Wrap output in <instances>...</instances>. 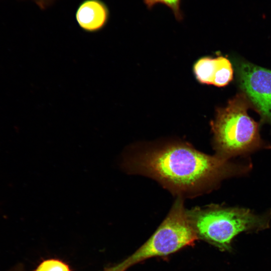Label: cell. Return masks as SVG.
I'll use <instances>...</instances> for the list:
<instances>
[{
  "label": "cell",
  "instance_id": "obj_1",
  "mask_svg": "<svg viewBox=\"0 0 271 271\" xmlns=\"http://www.w3.org/2000/svg\"><path fill=\"white\" fill-rule=\"evenodd\" d=\"M228 160L177 144L144 153L134 158L131 164L136 170L174 191L189 192L225 178L243 174L250 167Z\"/></svg>",
  "mask_w": 271,
  "mask_h": 271
},
{
  "label": "cell",
  "instance_id": "obj_2",
  "mask_svg": "<svg viewBox=\"0 0 271 271\" xmlns=\"http://www.w3.org/2000/svg\"><path fill=\"white\" fill-rule=\"evenodd\" d=\"M198 239L221 251H231L234 238L242 232H256L269 227L271 213L255 214L249 209L213 205L187 211Z\"/></svg>",
  "mask_w": 271,
  "mask_h": 271
},
{
  "label": "cell",
  "instance_id": "obj_3",
  "mask_svg": "<svg viewBox=\"0 0 271 271\" xmlns=\"http://www.w3.org/2000/svg\"><path fill=\"white\" fill-rule=\"evenodd\" d=\"M249 103L239 94L219 108L211 123L218 155L229 159L267 148L261 139L258 124L247 113Z\"/></svg>",
  "mask_w": 271,
  "mask_h": 271
},
{
  "label": "cell",
  "instance_id": "obj_4",
  "mask_svg": "<svg viewBox=\"0 0 271 271\" xmlns=\"http://www.w3.org/2000/svg\"><path fill=\"white\" fill-rule=\"evenodd\" d=\"M198 239L183 201L178 199L149 239L120 264L125 270L149 258L166 256L185 247L193 245Z\"/></svg>",
  "mask_w": 271,
  "mask_h": 271
},
{
  "label": "cell",
  "instance_id": "obj_5",
  "mask_svg": "<svg viewBox=\"0 0 271 271\" xmlns=\"http://www.w3.org/2000/svg\"><path fill=\"white\" fill-rule=\"evenodd\" d=\"M237 71L241 88L262 120L271 125V70L244 62Z\"/></svg>",
  "mask_w": 271,
  "mask_h": 271
},
{
  "label": "cell",
  "instance_id": "obj_6",
  "mask_svg": "<svg viewBox=\"0 0 271 271\" xmlns=\"http://www.w3.org/2000/svg\"><path fill=\"white\" fill-rule=\"evenodd\" d=\"M109 16L108 7L101 0H83L75 12L78 26L89 33L102 30L107 24Z\"/></svg>",
  "mask_w": 271,
  "mask_h": 271
},
{
  "label": "cell",
  "instance_id": "obj_7",
  "mask_svg": "<svg viewBox=\"0 0 271 271\" xmlns=\"http://www.w3.org/2000/svg\"><path fill=\"white\" fill-rule=\"evenodd\" d=\"M220 56L215 58L204 57L195 64L194 70L198 80L203 84H213L220 64Z\"/></svg>",
  "mask_w": 271,
  "mask_h": 271
},
{
  "label": "cell",
  "instance_id": "obj_8",
  "mask_svg": "<svg viewBox=\"0 0 271 271\" xmlns=\"http://www.w3.org/2000/svg\"><path fill=\"white\" fill-rule=\"evenodd\" d=\"M233 78V69L230 62L227 58L220 56L218 69L215 74L213 85L222 87L227 85Z\"/></svg>",
  "mask_w": 271,
  "mask_h": 271
},
{
  "label": "cell",
  "instance_id": "obj_9",
  "mask_svg": "<svg viewBox=\"0 0 271 271\" xmlns=\"http://www.w3.org/2000/svg\"><path fill=\"white\" fill-rule=\"evenodd\" d=\"M149 10L157 4H162L169 7L172 11L176 19L179 21L183 19V13L181 10V0H143Z\"/></svg>",
  "mask_w": 271,
  "mask_h": 271
},
{
  "label": "cell",
  "instance_id": "obj_10",
  "mask_svg": "<svg viewBox=\"0 0 271 271\" xmlns=\"http://www.w3.org/2000/svg\"><path fill=\"white\" fill-rule=\"evenodd\" d=\"M35 271H70L68 266L57 259H48L43 261Z\"/></svg>",
  "mask_w": 271,
  "mask_h": 271
},
{
  "label": "cell",
  "instance_id": "obj_11",
  "mask_svg": "<svg viewBox=\"0 0 271 271\" xmlns=\"http://www.w3.org/2000/svg\"><path fill=\"white\" fill-rule=\"evenodd\" d=\"M42 10H46L52 5L56 0H30Z\"/></svg>",
  "mask_w": 271,
  "mask_h": 271
},
{
  "label": "cell",
  "instance_id": "obj_12",
  "mask_svg": "<svg viewBox=\"0 0 271 271\" xmlns=\"http://www.w3.org/2000/svg\"><path fill=\"white\" fill-rule=\"evenodd\" d=\"M106 271H124L122 267H121L120 265L117 264V265L113 266L109 269L107 270Z\"/></svg>",
  "mask_w": 271,
  "mask_h": 271
}]
</instances>
